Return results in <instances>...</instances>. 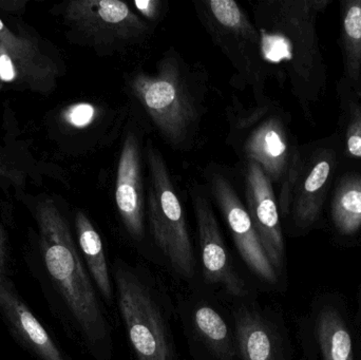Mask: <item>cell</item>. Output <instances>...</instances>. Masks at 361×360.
Masks as SVG:
<instances>
[{
  "mask_svg": "<svg viewBox=\"0 0 361 360\" xmlns=\"http://www.w3.org/2000/svg\"><path fill=\"white\" fill-rule=\"evenodd\" d=\"M16 198L35 220L44 270L74 327L95 355L109 352V323L59 201L50 194L32 196L25 192Z\"/></svg>",
  "mask_w": 361,
  "mask_h": 360,
  "instance_id": "6da1fadb",
  "label": "cell"
},
{
  "mask_svg": "<svg viewBox=\"0 0 361 360\" xmlns=\"http://www.w3.org/2000/svg\"><path fill=\"white\" fill-rule=\"evenodd\" d=\"M331 4L332 0L278 2L271 17L274 30L263 35L265 56L274 63H286L293 92L311 122L328 89V65L317 21Z\"/></svg>",
  "mask_w": 361,
  "mask_h": 360,
  "instance_id": "7a4b0ae2",
  "label": "cell"
},
{
  "mask_svg": "<svg viewBox=\"0 0 361 360\" xmlns=\"http://www.w3.org/2000/svg\"><path fill=\"white\" fill-rule=\"evenodd\" d=\"M66 66L59 49L23 18L0 14V90L54 92Z\"/></svg>",
  "mask_w": 361,
  "mask_h": 360,
  "instance_id": "3957f363",
  "label": "cell"
},
{
  "mask_svg": "<svg viewBox=\"0 0 361 360\" xmlns=\"http://www.w3.org/2000/svg\"><path fill=\"white\" fill-rule=\"evenodd\" d=\"M336 135L322 139L309 149L297 148L282 184L279 206L297 230H309L322 219L339 165Z\"/></svg>",
  "mask_w": 361,
  "mask_h": 360,
  "instance_id": "277c9868",
  "label": "cell"
},
{
  "mask_svg": "<svg viewBox=\"0 0 361 360\" xmlns=\"http://www.w3.org/2000/svg\"><path fill=\"white\" fill-rule=\"evenodd\" d=\"M147 156L150 177L147 213L150 232L173 270L185 278H191L195 274V256L182 204L162 154L154 146H150Z\"/></svg>",
  "mask_w": 361,
  "mask_h": 360,
  "instance_id": "5b68a950",
  "label": "cell"
},
{
  "mask_svg": "<svg viewBox=\"0 0 361 360\" xmlns=\"http://www.w3.org/2000/svg\"><path fill=\"white\" fill-rule=\"evenodd\" d=\"M50 13L61 21L70 42L95 49L120 46L147 32L145 21L118 0H72L55 4Z\"/></svg>",
  "mask_w": 361,
  "mask_h": 360,
  "instance_id": "8992f818",
  "label": "cell"
},
{
  "mask_svg": "<svg viewBox=\"0 0 361 360\" xmlns=\"http://www.w3.org/2000/svg\"><path fill=\"white\" fill-rule=\"evenodd\" d=\"M118 302L137 360H177L169 327L149 287L126 266L116 268Z\"/></svg>",
  "mask_w": 361,
  "mask_h": 360,
  "instance_id": "52a82bcc",
  "label": "cell"
},
{
  "mask_svg": "<svg viewBox=\"0 0 361 360\" xmlns=\"http://www.w3.org/2000/svg\"><path fill=\"white\" fill-rule=\"evenodd\" d=\"M131 89L169 141L180 144L186 139L197 112L175 61L165 59L152 75L137 74Z\"/></svg>",
  "mask_w": 361,
  "mask_h": 360,
  "instance_id": "ba28073f",
  "label": "cell"
},
{
  "mask_svg": "<svg viewBox=\"0 0 361 360\" xmlns=\"http://www.w3.org/2000/svg\"><path fill=\"white\" fill-rule=\"evenodd\" d=\"M245 198L246 211L261 245L278 274L283 268L286 257L279 209L271 180L257 163H248L246 168Z\"/></svg>",
  "mask_w": 361,
  "mask_h": 360,
  "instance_id": "9c48e42d",
  "label": "cell"
},
{
  "mask_svg": "<svg viewBox=\"0 0 361 360\" xmlns=\"http://www.w3.org/2000/svg\"><path fill=\"white\" fill-rule=\"evenodd\" d=\"M0 315L17 344L38 360H70L19 295L8 275L0 272Z\"/></svg>",
  "mask_w": 361,
  "mask_h": 360,
  "instance_id": "30bf717a",
  "label": "cell"
},
{
  "mask_svg": "<svg viewBox=\"0 0 361 360\" xmlns=\"http://www.w3.org/2000/svg\"><path fill=\"white\" fill-rule=\"evenodd\" d=\"M212 190L242 259L257 276L275 285L278 274L269 262L250 215L233 186L222 175H216L212 178Z\"/></svg>",
  "mask_w": 361,
  "mask_h": 360,
  "instance_id": "8fae6325",
  "label": "cell"
},
{
  "mask_svg": "<svg viewBox=\"0 0 361 360\" xmlns=\"http://www.w3.org/2000/svg\"><path fill=\"white\" fill-rule=\"evenodd\" d=\"M193 206L204 278L210 285H220L235 297H243L246 295L245 283L233 268L209 201L201 194H193Z\"/></svg>",
  "mask_w": 361,
  "mask_h": 360,
  "instance_id": "7c38bea8",
  "label": "cell"
},
{
  "mask_svg": "<svg viewBox=\"0 0 361 360\" xmlns=\"http://www.w3.org/2000/svg\"><path fill=\"white\" fill-rule=\"evenodd\" d=\"M141 151L135 135H127L123 144L118 173L116 201L123 223L135 239L144 236L143 187Z\"/></svg>",
  "mask_w": 361,
  "mask_h": 360,
  "instance_id": "4fadbf2b",
  "label": "cell"
},
{
  "mask_svg": "<svg viewBox=\"0 0 361 360\" xmlns=\"http://www.w3.org/2000/svg\"><path fill=\"white\" fill-rule=\"evenodd\" d=\"M296 149L290 147L286 124L278 116L263 122L245 145L250 162L260 165L271 183L286 179Z\"/></svg>",
  "mask_w": 361,
  "mask_h": 360,
  "instance_id": "5bb4252c",
  "label": "cell"
},
{
  "mask_svg": "<svg viewBox=\"0 0 361 360\" xmlns=\"http://www.w3.org/2000/svg\"><path fill=\"white\" fill-rule=\"evenodd\" d=\"M330 217L341 238L361 236V171L348 170L333 184Z\"/></svg>",
  "mask_w": 361,
  "mask_h": 360,
  "instance_id": "9a60e30c",
  "label": "cell"
},
{
  "mask_svg": "<svg viewBox=\"0 0 361 360\" xmlns=\"http://www.w3.org/2000/svg\"><path fill=\"white\" fill-rule=\"evenodd\" d=\"M341 46L343 77L361 99V0H341Z\"/></svg>",
  "mask_w": 361,
  "mask_h": 360,
  "instance_id": "2e32d148",
  "label": "cell"
},
{
  "mask_svg": "<svg viewBox=\"0 0 361 360\" xmlns=\"http://www.w3.org/2000/svg\"><path fill=\"white\" fill-rule=\"evenodd\" d=\"M235 331L242 360H281L277 338L258 313L240 310Z\"/></svg>",
  "mask_w": 361,
  "mask_h": 360,
  "instance_id": "e0dca14e",
  "label": "cell"
},
{
  "mask_svg": "<svg viewBox=\"0 0 361 360\" xmlns=\"http://www.w3.org/2000/svg\"><path fill=\"white\" fill-rule=\"evenodd\" d=\"M76 236L91 278L108 304L112 302V287L103 241L88 216L82 211L75 213Z\"/></svg>",
  "mask_w": 361,
  "mask_h": 360,
  "instance_id": "ac0fdd59",
  "label": "cell"
},
{
  "mask_svg": "<svg viewBox=\"0 0 361 360\" xmlns=\"http://www.w3.org/2000/svg\"><path fill=\"white\" fill-rule=\"evenodd\" d=\"M339 150L350 160L361 161V99L341 76L336 84Z\"/></svg>",
  "mask_w": 361,
  "mask_h": 360,
  "instance_id": "d6986e66",
  "label": "cell"
},
{
  "mask_svg": "<svg viewBox=\"0 0 361 360\" xmlns=\"http://www.w3.org/2000/svg\"><path fill=\"white\" fill-rule=\"evenodd\" d=\"M317 335L324 360H354L351 333L336 309L326 306L320 311Z\"/></svg>",
  "mask_w": 361,
  "mask_h": 360,
  "instance_id": "ffe728a7",
  "label": "cell"
},
{
  "mask_svg": "<svg viewBox=\"0 0 361 360\" xmlns=\"http://www.w3.org/2000/svg\"><path fill=\"white\" fill-rule=\"evenodd\" d=\"M193 325L197 335L220 360L235 359V350L224 319L212 306H202L193 315Z\"/></svg>",
  "mask_w": 361,
  "mask_h": 360,
  "instance_id": "44dd1931",
  "label": "cell"
},
{
  "mask_svg": "<svg viewBox=\"0 0 361 360\" xmlns=\"http://www.w3.org/2000/svg\"><path fill=\"white\" fill-rule=\"evenodd\" d=\"M209 6L214 18L224 27L244 34L254 32L245 15L233 0H212Z\"/></svg>",
  "mask_w": 361,
  "mask_h": 360,
  "instance_id": "7402d4cb",
  "label": "cell"
},
{
  "mask_svg": "<svg viewBox=\"0 0 361 360\" xmlns=\"http://www.w3.org/2000/svg\"><path fill=\"white\" fill-rule=\"evenodd\" d=\"M0 179L16 190V196L23 194L27 182V173L20 162L13 154L0 146Z\"/></svg>",
  "mask_w": 361,
  "mask_h": 360,
  "instance_id": "603a6c76",
  "label": "cell"
},
{
  "mask_svg": "<svg viewBox=\"0 0 361 360\" xmlns=\"http://www.w3.org/2000/svg\"><path fill=\"white\" fill-rule=\"evenodd\" d=\"M97 110L91 104L80 103L70 106L63 111V120L74 128H85L94 120Z\"/></svg>",
  "mask_w": 361,
  "mask_h": 360,
  "instance_id": "cb8c5ba5",
  "label": "cell"
},
{
  "mask_svg": "<svg viewBox=\"0 0 361 360\" xmlns=\"http://www.w3.org/2000/svg\"><path fill=\"white\" fill-rule=\"evenodd\" d=\"M11 247L8 235L0 220V272L10 275Z\"/></svg>",
  "mask_w": 361,
  "mask_h": 360,
  "instance_id": "d4e9b609",
  "label": "cell"
},
{
  "mask_svg": "<svg viewBox=\"0 0 361 360\" xmlns=\"http://www.w3.org/2000/svg\"><path fill=\"white\" fill-rule=\"evenodd\" d=\"M29 0H0V14L23 18Z\"/></svg>",
  "mask_w": 361,
  "mask_h": 360,
  "instance_id": "484cf974",
  "label": "cell"
},
{
  "mask_svg": "<svg viewBox=\"0 0 361 360\" xmlns=\"http://www.w3.org/2000/svg\"><path fill=\"white\" fill-rule=\"evenodd\" d=\"M0 91H1V90H0Z\"/></svg>",
  "mask_w": 361,
  "mask_h": 360,
  "instance_id": "4316f807",
  "label": "cell"
}]
</instances>
